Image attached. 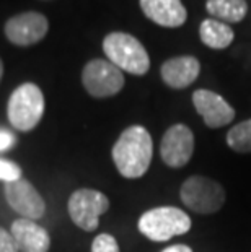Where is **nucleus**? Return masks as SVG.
Here are the masks:
<instances>
[{"instance_id": "nucleus-9", "label": "nucleus", "mask_w": 251, "mask_h": 252, "mask_svg": "<svg viewBox=\"0 0 251 252\" xmlns=\"http://www.w3.org/2000/svg\"><path fill=\"white\" fill-rule=\"evenodd\" d=\"M49 23L44 15L26 12L15 15L5 23V36L15 46H33L46 36Z\"/></svg>"}, {"instance_id": "nucleus-1", "label": "nucleus", "mask_w": 251, "mask_h": 252, "mask_svg": "<svg viewBox=\"0 0 251 252\" xmlns=\"http://www.w3.org/2000/svg\"><path fill=\"white\" fill-rule=\"evenodd\" d=\"M113 161L119 174L126 179H139L150 168L153 142L142 126H131L121 133L113 147Z\"/></svg>"}, {"instance_id": "nucleus-7", "label": "nucleus", "mask_w": 251, "mask_h": 252, "mask_svg": "<svg viewBox=\"0 0 251 252\" xmlns=\"http://www.w3.org/2000/svg\"><path fill=\"white\" fill-rule=\"evenodd\" d=\"M82 83L93 98H109L124 88V75L109 61L93 59L83 67Z\"/></svg>"}, {"instance_id": "nucleus-20", "label": "nucleus", "mask_w": 251, "mask_h": 252, "mask_svg": "<svg viewBox=\"0 0 251 252\" xmlns=\"http://www.w3.org/2000/svg\"><path fill=\"white\" fill-rule=\"evenodd\" d=\"M0 252H20L10 231L0 228Z\"/></svg>"}, {"instance_id": "nucleus-2", "label": "nucleus", "mask_w": 251, "mask_h": 252, "mask_svg": "<svg viewBox=\"0 0 251 252\" xmlns=\"http://www.w3.org/2000/svg\"><path fill=\"white\" fill-rule=\"evenodd\" d=\"M103 51L108 61L132 75H145L150 68V57L141 41L132 34L114 31L103 39Z\"/></svg>"}, {"instance_id": "nucleus-15", "label": "nucleus", "mask_w": 251, "mask_h": 252, "mask_svg": "<svg viewBox=\"0 0 251 252\" xmlns=\"http://www.w3.org/2000/svg\"><path fill=\"white\" fill-rule=\"evenodd\" d=\"M201 41L211 49H225L232 44L235 33L233 30L223 21L215 18H207L199 26Z\"/></svg>"}, {"instance_id": "nucleus-17", "label": "nucleus", "mask_w": 251, "mask_h": 252, "mask_svg": "<svg viewBox=\"0 0 251 252\" xmlns=\"http://www.w3.org/2000/svg\"><path fill=\"white\" fill-rule=\"evenodd\" d=\"M227 145L237 153H251V119L240 122L227 132Z\"/></svg>"}, {"instance_id": "nucleus-10", "label": "nucleus", "mask_w": 251, "mask_h": 252, "mask_svg": "<svg viewBox=\"0 0 251 252\" xmlns=\"http://www.w3.org/2000/svg\"><path fill=\"white\" fill-rule=\"evenodd\" d=\"M3 192L8 205L17 213L23 215V218L39 220L44 217L46 203L31 182L23 178L13 182H5Z\"/></svg>"}, {"instance_id": "nucleus-16", "label": "nucleus", "mask_w": 251, "mask_h": 252, "mask_svg": "<svg viewBox=\"0 0 251 252\" xmlns=\"http://www.w3.org/2000/svg\"><path fill=\"white\" fill-rule=\"evenodd\" d=\"M206 8L215 20L223 23H240L248 12L245 0H207Z\"/></svg>"}, {"instance_id": "nucleus-14", "label": "nucleus", "mask_w": 251, "mask_h": 252, "mask_svg": "<svg viewBox=\"0 0 251 252\" xmlns=\"http://www.w3.org/2000/svg\"><path fill=\"white\" fill-rule=\"evenodd\" d=\"M141 8L148 20L165 28H178L188 18L181 0H141Z\"/></svg>"}, {"instance_id": "nucleus-22", "label": "nucleus", "mask_w": 251, "mask_h": 252, "mask_svg": "<svg viewBox=\"0 0 251 252\" xmlns=\"http://www.w3.org/2000/svg\"><path fill=\"white\" fill-rule=\"evenodd\" d=\"M162 252H193V249L186 244H173V246H170V248L163 249Z\"/></svg>"}, {"instance_id": "nucleus-12", "label": "nucleus", "mask_w": 251, "mask_h": 252, "mask_svg": "<svg viewBox=\"0 0 251 252\" xmlns=\"http://www.w3.org/2000/svg\"><path fill=\"white\" fill-rule=\"evenodd\" d=\"M201 73V63L193 56L168 59L160 68L162 80L173 90H183L196 82Z\"/></svg>"}, {"instance_id": "nucleus-4", "label": "nucleus", "mask_w": 251, "mask_h": 252, "mask_svg": "<svg viewBox=\"0 0 251 252\" xmlns=\"http://www.w3.org/2000/svg\"><path fill=\"white\" fill-rule=\"evenodd\" d=\"M179 198L191 212L212 215L225 205V189L220 182L196 174L181 184Z\"/></svg>"}, {"instance_id": "nucleus-18", "label": "nucleus", "mask_w": 251, "mask_h": 252, "mask_svg": "<svg viewBox=\"0 0 251 252\" xmlns=\"http://www.w3.org/2000/svg\"><path fill=\"white\" fill-rule=\"evenodd\" d=\"M92 252H119V246L114 236L111 234H98L92 243Z\"/></svg>"}, {"instance_id": "nucleus-8", "label": "nucleus", "mask_w": 251, "mask_h": 252, "mask_svg": "<svg viewBox=\"0 0 251 252\" xmlns=\"http://www.w3.org/2000/svg\"><path fill=\"white\" fill-rule=\"evenodd\" d=\"M194 153V133L184 124H175L167 128L160 142V157L170 168H183Z\"/></svg>"}, {"instance_id": "nucleus-6", "label": "nucleus", "mask_w": 251, "mask_h": 252, "mask_svg": "<svg viewBox=\"0 0 251 252\" xmlns=\"http://www.w3.org/2000/svg\"><path fill=\"white\" fill-rule=\"evenodd\" d=\"M69 215L83 231H95L100 224V217L108 212L109 200L103 192L95 189H77L69 197Z\"/></svg>"}, {"instance_id": "nucleus-19", "label": "nucleus", "mask_w": 251, "mask_h": 252, "mask_svg": "<svg viewBox=\"0 0 251 252\" xmlns=\"http://www.w3.org/2000/svg\"><path fill=\"white\" fill-rule=\"evenodd\" d=\"M0 179L5 182H13L21 179V168L8 159H0Z\"/></svg>"}, {"instance_id": "nucleus-13", "label": "nucleus", "mask_w": 251, "mask_h": 252, "mask_svg": "<svg viewBox=\"0 0 251 252\" xmlns=\"http://www.w3.org/2000/svg\"><path fill=\"white\" fill-rule=\"evenodd\" d=\"M15 244L20 252H47L51 248V236L33 220L18 218L10 226Z\"/></svg>"}, {"instance_id": "nucleus-3", "label": "nucleus", "mask_w": 251, "mask_h": 252, "mask_svg": "<svg viewBox=\"0 0 251 252\" xmlns=\"http://www.w3.org/2000/svg\"><path fill=\"white\" fill-rule=\"evenodd\" d=\"M137 228L147 239L165 243L175 236L188 233L191 229V218L181 208L157 207L142 213Z\"/></svg>"}, {"instance_id": "nucleus-21", "label": "nucleus", "mask_w": 251, "mask_h": 252, "mask_svg": "<svg viewBox=\"0 0 251 252\" xmlns=\"http://www.w3.org/2000/svg\"><path fill=\"white\" fill-rule=\"evenodd\" d=\"M15 143V137L7 130H0V152H5Z\"/></svg>"}, {"instance_id": "nucleus-5", "label": "nucleus", "mask_w": 251, "mask_h": 252, "mask_svg": "<svg viewBox=\"0 0 251 252\" xmlns=\"http://www.w3.org/2000/svg\"><path fill=\"white\" fill-rule=\"evenodd\" d=\"M8 121L17 130L28 132L39 124L44 114V96L35 83H23L10 94Z\"/></svg>"}, {"instance_id": "nucleus-23", "label": "nucleus", "mask_w": 251, "mask_h": 252, "mask_svg": "<svg viewBox=\"0 0 251 252\" xmlns=\"http://www.w3.org/2000/svg\"><path fill=\"white\" fill-rule=\"evenodd\" d=\"M2 77H3V62L0 59V80H2Z\"/></svg>"}, {"instance_id": "nucleus-11", "label": "nucleus", "mask_w": 251, "mask_h": 252, "mask_svg": "<svg viewBox=\"0 0 251 252\" xmlns=\"http://www.w3.org/2000/svg\"><path fill=\"white\" fill-rule=\"evenodd\" d=\"M193 104L206 126L209 128H220L235 119V109L220 94L209 90H197L193 93Z\"/></svg>"}]
</instances>
